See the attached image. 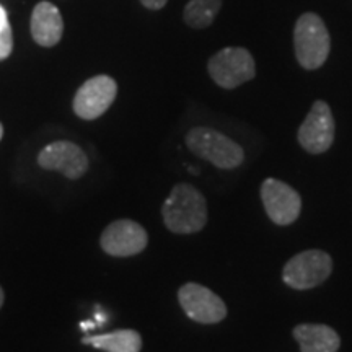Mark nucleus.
<instances>
[{"instance_id": "1", "label": "nucleus", "mask_w": 352, "mask_h": 352, "mask_svg": "<svg viewBox=\"0 0 352 352\" xmlns=\"http://www.w3.org/2000/svg\"><path fill=\"white\" fill-rule=\"evenodd\" d=\"M164 222L175 233H196L208 222V204L204 196L191 184H178L162 208Z\"/></svg>"}, {"instance_id": "2", "label": "nucleus", "mask_w": 352, "mask_h": 352, "mask_svg": "<svg viewBox=\"0 0 352 352\" xmlns=\"http://www.w3.org/2000/svg\"><path fill=\"white\" fill-rule=\"evenodd\" d=\"M294 47L297 63L307 70H316L327 63L331 39L323 19L318 13L307 12L298 16L294 28Z\"/></svg>"}, {"instance_id": "3", "label": "nucleus", "mask_w": 352, "mask_h": 352, "mask_svg": "<svg viewBox=\"0 0 352 352\" xmlns=\"http://www.w3.org/2000/svg\"><path fill=\"white\" fill-rule=\"evenodd\" d=\"M186 145L195 155L222 170L236 168L245 160V152L239 144L210 127H195L189 131Z\"/></svg>"}, {"instance_id": "4", "label": "nucleus", "mask_w": 352, "mask_h": 352, "mask_svg": "<svg viewBox=\"0 0 352 352\" xmlns=\"http://www.w3.org/2000/svg\"><path fill=\"white\" fill-rule=\"evenodd\" d=\"M209 76L226 90L243 85L256 76V64L252 52L245 47H226L209 59Z\"/></svg>"}, {"instance_id": "5", "label": "nucleus", "mask_w": 352, "mask_h": 352, "mask_svg": "<svg viewBox=\"0 0 352 352\" xmlns=\"http://www.w3.org/2000/svg\"><path fill=\"white\" fill-rule=\"evenodd\" d=\"M333 271V259L321 250H308L290 258L284 266L283 279L297 290L314 289L328 279Z\"/></svg>"}, {"instance_id": "6", "label": "nucleus", "mask_w": 352, "mask_h": 352, "mask_svg": "<svg viewBox=\"0 0 352 352\" xmlns=\"http://www.w3.org/2000/svg\"><path fill=\"white\" fill-rule=\"evenodd\" d=\"M334 118L327 101H315L305 121L298 127V142L308 153H323L333 145Z\"/></svg>"}, {"instance_id": "7", "label": "nucleus", "mask_w": 352, "mask_h": 352, "mask_svg": "<svg viewBox=\"0 0 352 352\" xmlns=\"http://www.w3.org/2000/svg\"><path fill=\"white\" fill-rule=\"evenodd\" d=\"M116 95L118 85L111 77L96 76L88 78L77 90L76 98H74V111L82 120H96L108 111L113 101L116 100Z\"/></svg>"}, {"instance_id": "8", "label": "nucleus", "mask_w": 352, "mask_h": 352, "mask_svg": "<svg viewBox=\"0 0 352 352\" xmlns=\"http://www.w3.org/2000/svg\"><path fill=\"white\" fill-rule=\"evenodd\" d=\"M178 300L184 314L197 323H219L227 316V307L222 298L201 284H184L178 290Z\"/></svg>"}, {"instance_id": "9", "label": "nucleus", "mask_w": 352, "mask_h": 352, "mask_svg": "<svg viewBox=\"0 0 352 352\" xmlns=\"http://www.w3.org/2000/svg\"><path fill=\"white\" fill-rule=\"evenodd\" d=\"M261 199L270 219L277 226H290L300 215V195L279 179L267 178L261 184Z\"/></svg>"}, {"instance_id": "10", "label": "nucleus", "mask_w": 352, "mask_h": 352, "mask_svg": "<svg viewBox=\"0 0 352 352\" xmlns=\"http://www.w3.org/2000/svg\"><path fill=\"white\" fill-rule=\"evenodd\" d=\"M38 165L44 170L60 171L69 179H78L87 173L88 157L77 144L59 140L43 148L38 155Z\"/></svg>"}, {"instance_id": "11", "label": "nucleus", "mask_w": 352, "mask_h": 352, "mask_svg": "<svg viewBox=\"0 0 352 352\" xmlns=\"http://www.w3.org/2000/svg\"><path fill=\"white\" fill-rule=\"evenodd\" d=\"M148 236L142 226L134 220H116L109 223L101 235V248L108 254L118 258L134 256L147 246Z\"/></svg>"}, {"instance_id": "12", "label": "nucleus", "mask_w": 352, "mask_h": 352, "mask_svg": "<svg viewBox=\"0 0 352 352\" xmlns=\"http://www.w3.org/2000/svg\"><path fill=\"white\" fill-rule=\"evenodd\" d=\"M64 33V21L59 8L51 2H39L33 8L32 36L39 46L52 47L60 41Z\"/></svg>"}, {"instance_id": "13", "label": "nucleus", "mask_w": 352, "mask_h": 352, "mask_svg": "<svg viewBox=\"0 0 352 352\" xmlns=\"http://www.w3.org/2000/svg\"><path fill=\"white\" fill-rule=\"evenodd\" d=\"M294 338L302 352H336L341 346L338 333L327 324H298Z\"/></svg>"}, {"instance_id": "14", "label": "nucleus", "mask_w": 352, "mask_h": 352, "mask_svg": "<svg viewBox=\"0 0 352 352\" xmlns=\"http://www.w3.org/2000/svg\"><path fill=\"white\" fill-rule=\"evenodd\" d=\"M82 342L107 352H139L142 349V338L134 329H120L114 333L85 336Z\"/></svg>"}, {"instance_id": "15", "label": "nucleus", "mask_w": 352, "mask_h": 352, "mask_svg": "<svg viewBox=\"0 0 352 352\" xmlns=\"http://www.w3.org/2000/svg\"><path fill=\"white\" fill-rule=\"evenodd\" d=\"M223 0H189L183 10V20L189 28L204 30L214 23Z\"/></svg>"}, {"instance_id": "16", "label": "nucleus", "mask_w": 352, "mask_h": 352, "mask_svg": "<svg viewBox=\"0 0 352 352\" xmlns=\"http://www.w3.org/2000/svg\"><path fill=\"white\" fill-rule=\"evenodd\" d=\"M13 50V33L6 8L0 6V60L7 59Z\"/></svg>"}, {"instance_id": "17", "label": "nucleus", "mask_w": 352, "mask_h": 352, "mask_svg": "<svg viewBox=\"0 0 352 352\" xmlns=\"http://www.w3.org/2000/svg\"><path fill=\"white\" fill-rule=\"evenodd\" d=\"M166 2L168 0H140V3L145 8H148V10H160V8H164L166 6Z\"/></svg>"}, {"instance_id": "18", "label": "nucleus", "mask_w": 352, "mask_h": 352, "mask_svg": "<svg viewBox=\"0 0 352 352\" xmlns=\"http://www.w3.org/2000/svg\"><path fill=\"white\" fill-rule=\"evenodd\" d=\"M80 328L83 329V331H87V329L95 328V323L94 321H83V323H80Z\"/></svg>"}, {"instance_id": "19", "label": "nucleus", "mask_w": 352, "mask_h": 352, "mask_svg": "<svg viewBox=\"0 0 352 352\" xmlns=\"http://www.w3.org/2000/svg\"><path fill=\"white\" fill-rule=\"evenodd\" d=\"M2 305H3V290L0 287V308H2Z\"/></svg>"}, {"instance_id": "20", "label": "nucleus", "mask_w": 352, "mask_h": 352, "mask_svg": "<svg viewBox=\"0 0 352 352\" xmlns=\"http://www.w3.org/2000/svg\"><path fill=\"white\" fill-rule=\"evenodd\" d=\"M2 135H3V127L0 124V140H2Z\"/></svg>"}]
</instances>
